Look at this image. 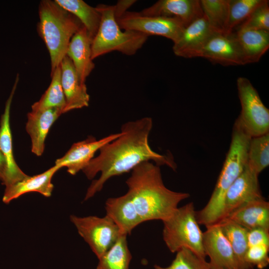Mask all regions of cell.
I'll use <instances>...</instances> for the list:
<instances>
[{"instance_id": "16", "label": "cell", "mask_w": 269, "mask_h": 269, "mask_svg": "<svg viewBox=\"0 0 269 269\" xmlns=\"http://www.w3.org/2000/svg\"><path fill=\"white\" fill-rule=\"evenodd\" d=\"M138 13L144 16L176 18L185 27L204 15L199 0H159Z\"/></svg>"}, {"instance_id": "23", "label": "cell", "mask_w": 269, "mask_h": 269, "mask_svg": "<svg viewBox=\"0 0 269 269\" xmlns=\"http://www.w3.org/2000/svg\"><path fill=\"white\" fill-rule=\"evenodd\" d=\"M222 232L228 240L239 264L240 269H252L246 261L249 246L248 230L230 220L224 219L218 223Z\"/></svg>"}, {"instance_id": "27", "label": "cell", "mask_w": 269, "mask_h": 269, "mask_svg": "<svg viewBox=\"0 0 269 269\" xmlns=\"http://www.w3.org/2000/svg\"><path fill=\"white\" fill-rule=\"evenodd\" d=\"M203 14L217 32H227L229 0H201Z\"/></svg>"}, {"instance_id": "26", "label": "cell", "mask_w": 269, "mask_h": 269, "mask_svg": "<svg viewBox=\"0 0 269 269\" xmlns=\"http://www.w3.org/2000/svg\"><path fill=\"white\" fill-rule=\"evenodd\" d=\"M50 76L51 81L48 88L40 99L31 106V111L58 108L63 114L65 99L61 82L60 65Z\"/></svg>"}, {"instance_id": "21", "label": "cell", "mask_w": 269, "mask_h": 269, "mask_svg": "<svg viewBox=\"0 0 269 269\" xmlns=\"http://www.w3.org/2000/svg\"><path fill=\"white\" fill-rule=\"evenodd\" d=\"M224 219L234 222L247 230L261 228L269 231V203L264 197L251 201Z\"/></svg>"}, {"instance_id": "3", "label": "cell", "mask_w": 269, "mask_h": 269, "mask_svg": "<svg viewBox=\"0 0 269 269\" xmlns=\"http://www.w3.org/2000/svg\"><path fill=\"white\" fill-rule=\"evenodd\" d=\"M251 137L237 118L233 127L230 147L213 192L205 207L196 211L199 225L207 227L221 220L226 192L247 163Z\"/></svg>"}, {"instance_id": "10", "label": "cell", "mask_w": 269, "mask_h": 269, "mask_svg": "<svg viewBox=\"0 0 269 269\" xmlns=\"http://www.w3.org/2000/svg\"><path fill=\"white\" fill-rule=\"evenodd\" d=\"M200 57L223 66H238L247 62L235 32H215L207 41Z\"/></svg>"}, {"instance_id": "12", "label": "cell", "mask_w": 269, "mask_h": 269, "mask_svg": "<svg viewBox=\"0 0 269 269\" xmlns=\"http://www.w3.org/2000/svg\"><path fill=\"white\" fill-rule=\"evenodd\" d=\"M203 246L211 269H240L231 246L218 223L206 227L203 233Z\"/></svg>"}, {"instance_id": "32", "label": "cell", "mask_w": 269, "mask_h": 269, "mask_svg": "<svg viewBox=\"0 0 269 269\" xmlns=\"http://www.w3.org/2000/svg\"><path fill=\"white\" fill-rule=\"evenodd\" d=\"M269 246L256 245L248 247L246 261L252 267H257L259 269L266 268L269 264Z\"/></svg>"}, {"instance_id": "25", "label": "cell", "mask_w": 269, "mask_h": 269, "mask_svg": "<svg viewBox=\"0 0 269 269\" xmlns=\"http://www.w3.org/2000/svg\"><path fill=\"white\" fill-rule=\"evenodd\" d=\"M127 235H122L115 244L100 258L96 269H129L132 255Z\"/></svg>"}, {"instance_id": "28", "label": "cell", "mask_w": 269, "mask_h": 269, "mask_svg": "<svg viewBox=\"0 0 269 269\" xmlns=\"http://www.w3.org/2000/svg\"><path fill=\"white\" fill-rule=\"evenodd\" d=\"M248 165L259 174L269 165V133L252 137L248 152Z\"/></svg>"}, {"instance_id": "5", "label": "cell", "mask_w": 269, "mask_h": 269, "mask_svg": "<svg viewBox=\"0 0 269 269\" xmlns=\"http://www.w3.org/2000/svg\"><path fill=\"white\" fill-rule=\"evenodd\" d=\"M101 14L98 31L92 42V58L117 51L127 55L134 54L146 41L148 36L119 26L115 6L100 4L96 6Z\"/></svg>"}, {"instance_id": "30", "label": "cell", "mask_w": 269, "mask_h": 269, "mask_svg": "<svg viewBox=\"0 0 269 269\" xmlns=\"http://www.w3.org/2000/svg\"><path fill=\"white\" fill-rule=\"evenodd\" d=\"M154 269H211L205 258L201 257L187 248H182L176 252L171 264L166 267L157 265Z\"/></svg>"}, {"instance_id": "24", "label": "cell", "mask_w": 269, "mask_h": 269, "mask_svg": "<svg viewBox=\"0 0 269 269\" xmlns=\"http://www.w3.org/2000/svg\"><path fill=\"white\" fill-rule=\"evenodd\" d=\"M64 9L75 15L93 39L99 29L101 14L96 7H93L82 0H55Z\"/></svg>"}, {"instance_id": "18", "label": "cell", "mask_w": 269, "mask_h": 269, "mask_svg": "<svg viewBox=\"0 0 269 269\" xmlns=\"http://www.w3.org/2000/svg\"><path fill=\"white\" fill-rule=\"evenodd\" d=\"M61 114L62 111L58 108L31 111L27 114L25 129L31 138V151L37 156L43 154L49 131Z\"/></svg>"}, {"instance_id": "20", "label": "cell", "mask_w": 269, "mask_h": 269, "mask_svg": "<svg viewBox=\"0 0 269 269\" xmlns=\"http://www.w3.org/2000/svg\"><path fill=\"white\" fill-rule=\"evenodd\" d=\"M59 169L54 165L41 174L33 176L27 175L22 180L5 187L2 201L7 204L25 193L32 192H38L45 197L50 196L54 187L52 178Z\"/></svg>"}, {"instance_id": "15", "label": "cell", "mask_w": 269, "mask_h": 269, "mask_svg": "<svg viewBox=\"0 0 269 269\" xmlns=\"http://www.w3.org/2000/svg\"><path fill=\"white\" fill-rule=\"evenodd\" d=\"M215 32L204 14L185 27L181 37L173 43L174 54L185 58L200 57L207 41Z\"/></svg>"}, {"instance_id": "35", "label": "cell", "mask_w": 269, "mask_h": 269, "mask_svg": "<svg viewBox=\"0 0 269 269\" xmlns=\"http://www.w3.org/2000/svg\"><path fill=\"white\" fill-rule=\"evenodd\" d=\"M6 169L5 162L4 157L0 150V180L3 179Z\"/></svg>"}, {"instance_id": "33", "label": "cell", "mask_w": 269, "mask_h": 269, "mask_svg": "<svg viewBox=\"0 0 269 269\" xmlns=\"http://www.w3.org/2000/svg\"><path fill=\"white\" fill-rule=\"evenodd\" d=\"M247 240L249 247L261 245L269 246V231L261 228L248 230Z\"/></svg>"}, {"instance_id": "2", "label": "cell", "mask_w": 269, "mask_h": 269, "mask_svg": "<svg viewBox=\"0 0 269 269\" xmlns=\"http://www.w3.org/2000/svg\"><path fill=\"white\" fill-rule=\"evenodd\" d=\"M152 128V120L149 117L127 122L121 127V135L99 149V155L82 170L89 179L99 172L101 174L88 188L85 200L100 191L110 178L132 171L143 162L150 161L159 166L166 165L176 170L177 166L171 155L158 153L149 145Z\"/></svg>"}, {"instance_id": "13", "label": "cell", "mask_w": 269, "mask_h": 269, "mask_svg": "<svg viewBox=\"0 0 269 269\" xmlns=\"http://www.w3.org/2000/svg\"><path fill=\"white\" fill-rule=\"evenodd\" d=\"M19 78V74H17L10 95L6 101L0 123V150L4 157L6 165L4 178L1 182L5 187L22 180L27 175L22 171L15 161L10 127L11 104Z\"/></svg>"}, {"instance_id": "22", "label": "cell", "mask_w": 269, "mask_h": 269, "mask_svg": "<svg viewBox=\"0 0 269 269\" xmlns=\"http://www.w3.org/2000/svg\"><path fill=\"white\" fill-rule=\"evenodd\" d=\"M235 33L247 64L258 62L269 48V31L239 29Z\"/></svg>"}, {"instance_id": "29", "label": "cell", "mask_w": 269, "mask_h": 269, "mask_svg": "<svg viewBox=\"0 0 269 269\" xmlns=\"http://www.w3.org/2000/svg\"><path fill=\"white\" fill-rule=\"evenodd\" d=\"M265 0H229L227 32H233Z\"/></svg>"}, {"instance_id": "7", "label": "cell", "mask_w": 269, "mask_h": 269, "mask_svg": "<svg viewBox=\"0 0 269 269\" xmlns=\"http://www.w3.org/2000/svg\"><path fill=\"white\" fill-rule=\"evenodd\" d=\"M80 235L88 243L98 259L108 251L123 235L117 223L110 216H70Z\"/></svg>"}, {"instance_id": "6", "label": "cell", "mask_w": 269, "mask_h": 269, "mask_svg": "<svg viewBox=\"0 0 269 269\" xmlns=\"http://www.w3.org/2000/svg\"><path fill=\"white\" fill-rule=\"evenodd\" d=\"M163 239L171 253L187 248L206 258L203 246V233L196 217L193 202L178 207L173 214L162 221Z\"/></svg>"}, {"instance_id": "11", "label": "cell", "mask_w": 269, "mask_h": 269, "mask_svg": "<svg viewBox=\"0 0 269 269\" xmlns=\"http://www.w3.org/2000/svg\"><path fill=\"white\" fill-rule=\"evenodd\" d=\"M259 175L246 164L241 173L226 192L221 220L247 202L263 198L260 187Z\"/></svg>"}, {"instance_id": "9", "label": "cell", "mask_w": 269, "mask_h": 269, "mask_svg": "<svg viewBox=\"0 0 269 269\" xmlns=\"http://www.w3.org/2000/svg\"><path fill=\"white\" fill-rule=\"evenodd\" d=\"M117 21L122 29L135 31L147 36H163L173 43L179 39L185 28L176 18L144 16L136 12L126 11Z\"/></svg>"}, {"instance_id": "31", "label": "cell", "mask_w": 269, "mask_h": 269, "mask_svg": "<svg viewBox=\"0 0 269 269\" xmlns=\"http://www.w3.org/2000/svg\"><path fill=\"white\" fill-rule=\"evenodd\" d=\"M237 28L269 31V0H265Z\"/></svg>"}, {"instance_id": "34", "label": "cell", "mask_w": 269, "mask_h": 269, "mask_svg": "<svg viewBox=\"0 0 269 269\" xmlns=\"http://www.w3.org/2000/svg\"><path fill=\"white\" fill-rule=\"evenodd\" d=\"M136 0H119L115 6V11L116 19L122 16L127 10L131 6Z\"/></svg>"}, {"instance_id": "8", "label": "cell", "mask_w": 269, "mask_h": 269, "mask_svg": "<svg viewBox=\"0 0 269 269\" xmlns=\"http://www.w3.org/2000/svg\"><path fill=\"white\" fill-rule=\"evenodd\" d=\"M241 111L238 117L251 136H258L269 133V110L250 80L240 77L237 80Z\"/></svg>"}, {"instance_id": "1", "label": "cell", "mask_w": 269, "mask_h": 269, "mask_svg": "<svg viewBox=\"0 0 269 269\" xmlns=\"http://www.w3.org/2000/svg\"><path fill=\"white\" fill-rule=\"evenodd\" d=\"M132 171L126 181L128 192L121 196L108 198L105 203L106 215L127 235L144 222L168 219L179 203L190 196L188 193L167 188L159 166L152 162H143Z\"/></svg>"}, {"instance_id": "14", "label": "cell", "mask_w": 269, "mask_h": 269, "mask_svg": "<svg viewBox=\"0 0 269 269\" xmlns=\"http://www.w3.org/2000/svg\"><path fill=\"white\" fill-rule=\"evenodd\" d=\"M121 135V132L113 134L99 140L90 136L84 140L75 142L64 156L56 160L55 165L60 168L66 167L69 174L75 175L89 164L97 151Z\"/></svg>"}, {"instance_id": "19", "label": "cell", "mask_w": 269, "mask_h": 269, "mask_svg": "<svg viewBox=\"0 0 269 269\" xmlns=\"http://www.w3.org/2000/svg\"><path fill=\"white\" fill-rule=\"evenodd\" d=\"M92 40L83 26L71 38L66 53L82 83H85L86 78L95 68L92 58Z\"/></svg>"}, {"instance_id": "4", "label": "cell", "mask_w": 269, "mask_h": 269, "mask_svg": "<svg viewBox=\"0 0 269 269\" xmlns=\"http://www.w3.org/2000/svg\"><path fill=\"white\" fill-rule=\"evenodd\" d=\"M38 15L37 31L49 53L51 76L66 56L71 38L83 25L55 0L40 1Z\"/></svg>"}, {"instance_id": "17", "label": "cell", "mask_w": 269, "mask_h": 269, "mask_svg": "<svg viewBox=\"0 0 269 269\" xmlns=\"http://www.w3.org/2000/svg\"><path fill=\"white\" fill-rule=\"evenodd\" d=\"M61 82L65 99L63 114L88 107L90 96L85 83L80 81L71 59L66 56L60 64Z\"/></svg>"}]
</instances>
